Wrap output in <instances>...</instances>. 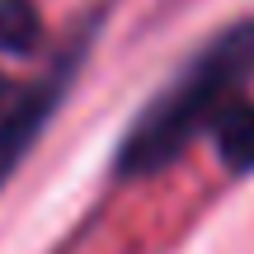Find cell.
<instances>
[{
	"label": "cell",
	"instance_id": "1",
	"mask_svg": "<svg viewBox=\"0 0 254 254\" xmlns=\"http://www.w3.org/2000/svg\"><path fill=\"white\" fill-rule=\"evenodd\" d=\"M250 75H254V19L226 28L221 38H212L174 75V85H165V94L123 136L118 174H155L170 160H179L184 146L198 132H207L212 118L231 99H240Z\"/></svg>",
	"mask_w": 254,
	"mask_h": 254
},
{
	"label": "cell",
	"instance_id": "2",
	"mask_svg": "<svg viewBox=\"0 0 254 254\" xmlns=\"http://www.w3.org/2000/svg\"><path fill=\"white\" fill-rule=\"evenodd\" d=\"M75 62H80V47H75V52L66 57L52 75H43L38 85L19 90L14 104L0 113V184L9 179V170L24 160V151L38 141V132L47 127V118H52V109H57V99L66 94V80H71Z\"/></svg>",
	"mask_w": 254,
	"mask_h": 254
},
{
	"label": "cell",
	"instance_id": "3",
	"mask_svg": "<svg viewBox=\"0 0 254 254\" xmlns=\"http://www.w3.org/2000/svg\"><path fill=\"white\" fill-rule=\"evenodd\" d=\"M212 141L217 155L226 160V170H254V104L250 99H231L226 109L212 118Z\"/></svg>",
	"mask_w": 254,
	"mask_h": 254
},
{
	"label": "cell",
	"instance_id": "4",
	"mask_svg": "<svg viewBox=\"0 0 254 254\" xmlns=\"http://www.w3.org/2000/svg\"><path fill=\"white\" fill-rule=\"evenodd\" d=\"M43 38V14L33 0H0V52H33Z\"/></svg>",
	"mask_w": 254,
	"mask_h": 254
},
{
	"label": "cell",
	"instance_id": "5",
	"mask_svg": "<svg viewBox=\"0 0 254 254\" xmlns=\"http://www.w3.org/2000/svg\"><path fill=\"white\" fill-rule=\"evenodd\" d=\"M9 104H14V90H9V80H0V113H5Z\"/></svg>",
	"mask_w": 254,
	"mask_h": 254
}]
</instances>
